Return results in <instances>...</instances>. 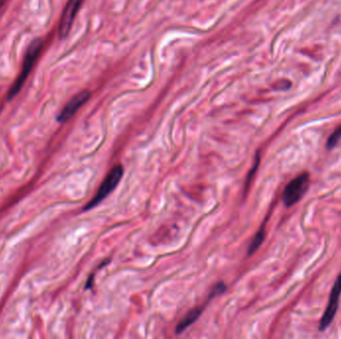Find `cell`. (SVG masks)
<instances>
[{
	"label": "cell",
	"instance_id": "obj_1",
	"mask_svg": "<svg viewBox=\"0 0 341 339\" xmlns=\"http://www.w3.org/2000/svg\"><path fill=\"white\" fill-rule=\"evenodd\" d=\"M42 46H43V42L40 38L34 39L30 43V45L28 46L26 53H25V57H24V61H23V65H22V69L20 71V74L17 77L16 81L14 82V84L12 85L9 92H8V95H7L8 101H11L22 89L26 79L28 78L38 56H39V54L42 50Z\"/></svg>",
	"mask_w": 341,
	"mask_h": 339
},
{
	"label": "cell",
	"instance_id": "obj_2",
	"mask_svg": "<svg viewBox=\"0 0 341 339\" xmlns=\"http://www.w3.org/2000/svg\"><path fill=\"white\" fill-rule=\"evenodd\" d=\"M123 173H124V169H123V166L121 164L114 166L110 170V172L108 173V175L105 178V180L103 181V183L101 184V186L99 187L98 192L96 193L94 198L84 207V211H87V210H90V209L96 207L107 196H109V194H111L114 191V189H115L118 186V184L120 183V180L123 176Z\"/></svg>",
	"mask_w": 341,
	"mask_h": 339
},
{
	"label": "cell",
	"instance_id": "obj_3",
	"mask_svg": "<svg viewBox=\"0 0 341 339\" xmlns=\"http://www.w3.org/2000/svg\"><path fill=\"white\" fill-rule=\"evenodd\" d=\"M310 186V174L305 172L292 179L284 188L282 201L285 206L290 207L296 204L305 195Z\"/></svg>",
	"mask_w": 341,
	"mask_h": 339
},
{
	"label": "cell",
	"instance_id": "obj_4",
	"mask_svg": "<svg viewBox=\"0 0 341 339\" xmlns=\"http://www.w3.org/2000/svg\"><path fill=\"white\" fill-rule=\"evenodd\" d=\"M340 294H341V274L338 276L336 282H334V284L332 286L328 305H327L326 310L323 313V316L320 320L319 329L321 331L326 329L330 325V323L332 322V320L336 314L337 309H338Z\"/></svg>",
	"mask_w": 341,
	"mask_h": 339
},
{
	"label": "cell",
	"instance_id": "obj_5",
	"mask_svg": "<svg viewBox=\"0 0 341 339\" xmlns=\"http://www.w3.org/2000/svg\"><path fill=\"white\" fill-rule=\"evenodd\" d=\"M82 2L83 0H68L59 24V37L61 39L65 38L69 34L74 19L78 13Z\"/></svg>",
	"mask_w": 341,
	"mask_h": 339
},
{
	"label": "cell",
	"instance_id": "obj_6",
	"mask_svg": "<svg viewBox=\"0 0 341 339\" xmlns=\"http://www.w3.org/2000/svg\"><path fill=\"white\" fill-rule=\"evenodd\" d=\"M90 93L88 91H82L79 94L75 95L62 109L57 116V120L61 123L68 121L79 109H81L90 99Z\"/></svg>",
	"mask_w": 341,
	"mask_h": 339
},
{
	"label": "cell",
	"instance_id": "obj_7",
	"mask_svg": "<svg viewBox=\"0 0 341 339\" xmlns=\"http://www.w3.org/2000/svg\"><path fill=\"white\" fill-rule=\"evenodd\" d=\"M203 311H204V307L196 308V309H193L192 311H189L186 314V316L178 323V325L176 327V333L177 334L182 333L187 327H189L193 323H195L199 319V317L201 316Z\"/></svg>",
	"mask_w": 341,
	"mask_h": 339
},
{
	"label": "cell",
	"instance_id": "obj_8",
	"mask_svg": "<svg viewBox=\"0 0 341 339\" xmlns=\"http://www.w3.org/2000/svg\"><path fill=\"white\" fill-rule=\"evenodd\" d=\"M264 238H265V232H264V229L261 228V229L255 234V236L253 237L251 243L249 244V247H248V256L253 255V254L257 251V249L261 246L262 242L264 241Z\"/></svg>",
	"mask_w": 341,
	"mask_h": 339
},
{
	"label": "cell",
	"instance_id": "obj_9",
	"mask_svg": "<svg viewBox=\"0 0 341 339\" xmlns=\"http://www.w3.org/2000/svg\"><path fill=\"white\" fill-rule=\"evenodd\" d=\"M340 139H341V126H340L339 129H337V130L330 136V138L328 139L327 143H326L327 148H328V149H332V148L338 143V141H340Z\"/></svg>",
	"mask_w": 341,
	"mask_h": 339
},
{
	"label": "cell",
	"instance_id": "obj_10",
	"mask_svg": "<svg viewBox=\"0 0 341 339\" xmlns=\"http://www.w3.org/2000/svg\"><path fill=\"white\" fill-rule=\"evenodd\" d=\"M225 289H226V286H225V284H224L223 282H218V283H217V284L212 288L208 300H211V299L215 298V296H217V295L223 293Z\"/></svg>",
	"mask_w": 341,
	"mask_h": 339
},
{
	"label": "cell",
	"instance_id": "obj_11",
	"mask_svg": "<svg viewBox=\"0 0 341 339\" xmlns=\"http://www.w3.org/2000/svg\"><path fill=\"white\" fill-rule=\"evenodd\" d=\"M259 160H260V157H259V154L257 153V154H256V157H255V162H254V165H253V167H252L251 170L249 171V174H248V178H247L246 189H248V184H249V182H250V180H251L252 176L254 175V173H255V171H256V169H257V167H258V165H259Z\"/></svg>",
	"mask_w": 341,
	"mask_h": 339
},
{
	"label": "cell",
	"instance_id": "obj_12",
	"mask_svg": "<svg viewBox=\"0 0 341 339\" xmlns=\"http://www.w3.org/2000/svg\"><path fill=\"white\" fill-rule=\"evenodd\" d=\"M93 278H94V276H91V277H90L89 281L87 282V284H86V288H89V287H91V286H92V282H93Z\"/></svg>",
	"mask_w": 341,
	"mask_h": 339
}]
</instances>
